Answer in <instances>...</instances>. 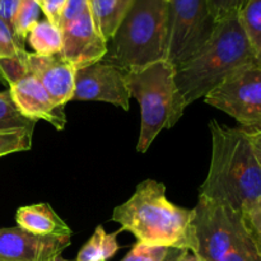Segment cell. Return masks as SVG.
<instances>
[{"instance_id":"1","label":"cell","mask_w":261,"mask_h":261,"mask_svg":"<svg viewBox=\"0 0 261 261\" xmlns=\"http://www.w3.org/2000/svg\"><path fill=\"white\" fill-rule=\"evenodd\" d=\"M250 63L257 61L239 14L217 22L205 45L175 66V94L168 129L181 119L186 107L205 97L236 69Z\"/></svg>"},{"instance_id":"2","label":"cell","mask_w":261,"mask_h":261,"mask_svg":"<svg viewBox=\"0 0 261 261\" xmlns=\"http://www.w3.org/2000/svg\"><path fill=\"white\" fill-rule=\"evenodd\" d=\"M212 160L199 199L245 213L261 200V168L244 127L209 122Z\"/></svg>"},{"instance_id":"3","label":"cell","mask_w":261,"mask_h":261,"mask_svg":"<svg viewBox=\"0 0 261 261\" xmlns=\"http://www.w3.org/2000/svg\"><path fill=\"white\" fill-rule=\"evenodd\" d=\"M195 209L180 208L166 198L163 184L147 180L137 186L134 195L116 206L112 221L121 224L138 242L195 252Z\"/></svg>"},{"instance_id":"4","label":"cell","mask_w":261,"mask_h":261,"mask_svg":"<svg viewBox=\"0 0 261 261\" xmlns=\"http://www.w3.org/2000/svg\"><path fill=\"white\" fill-rule=\"evenodd\" d=\"M167 37V0H135L102 61L127 73L166 60Z\"/></svg>"},{"instance_id":"5","label":"cell","mask_w":261,"mask_h":261,"mask_svg":"<svg viewBox=\"0 0 261 261\" xmlns=\"http://www.w3.org/2000/svg\"><path fill=\"white\" fill-rule=\"evenodd\" d=\"M196 250L200 261H261L242 213L199 199L195 206Z\"/></svg>"},{"instance_id":"6","label":"cell","mask_w":261,"mask_h":261,"mask_svg":"<svg viewBox=\"0 0 261 261\" xmlns=\"http://www.w3.org/2000/svg\"><path fill=\"white\" fill-rule=\"evenodd\" d=\"M132 97L140 106L142 124L137 150L145 153L163 129H168L175 94V66L167 60L126 73Z\"/></svg>"},{"instance_id":"7","label":"cell","mask_w":261,"mask_h":261,"mask_svg":"<svg viewBox=\"0 0 261 261\" xmlns=\"http://www.w3.org/2000/svg\"><path fill=\"white\" fill-rule=\"evenodd\" d=\"M214 25L206 0H170L166 60L177 66L191 58L211 38Z\"/></svg>"},{"instance_id":"8","label":"cell","mask_w":261,"mask_h":261,"mask_svg":"<svg viewBox=\"0 0 261 261\" xmlns=\"http://www.w3.org/2000/svg\"><path fill=\"white\" fill-rule=\"evenodd\" d=\"M204 99L244 129H261V66L250 63L236 69Z\"/></svg>"},{"instance_id":"9","label":"cell","mask_w":261,"mask_h":261,"mask_svg":"<svg viewBox=\"0 0 261 261\" xmlns=\"http://www.w3.org/2000/svg\"><path fill=\"white\" fill-rule=\"evenodd\" d=\"M130 98L126 71L122 69L101 60L75 70L74 101L107 102L127 111Z\"/></svg>"},{"instance_id":"10","label":"cell","mask_w":261,"mask_h":261,"mask_svg":"<svg viewBox=\"0 0 261 261\" xmlns=\"http://www.w3.org/2000/svg\"><path fill=\"white\" fill-rule=\"evenodd\" d=\"M70 246V236H40L20 227L0 228V260L46 261Z\"/></svg>"},{"instance_id":"11","label":"cell","mask_w":261,"mask_h":261,"mask_svg":"<svg viewBox=\"0 0 261 261\" xmlns=\"http://www.w3.org/2000/svg\"><path fill=\"white\" fill-rule=\"evenodd\" d=\"M63 50L60 55L75 69L101 61L107 53V42L94 24L91 9L61 28Z\"/></svg>"},{"instance_id":"12","label":"cell","mask_w":261,"mask_h":261,"mask_svg":"<svg viewBox=\"0 0 261 261\" xmlns=\"http://www.w3.org/2000/svg\"><path fill=\"white\" fill-rule=\"evenodd\" d=\"M9 93L20 114L32 121L48 122L58 130H63L66 124L64 107L59 106L42 84L31 73L9 86Z\"/></svg>"},{"instance_id":"13","label":"cell","mask_w":261,"mask_h":261,"mask_svg":"<svg viewBox=\"0 0 261 261\" xmlns=\"http://www.w3.org/2000/svg\"><path fill=\"white\" fill-rule=\"evenodd\" d=\"M24 61L28 73L42 84L59 106L64 107L69 101H73L76 70L73 64L65 60L60 54L41 56L27 53Z\"/></svg>"},{"instance_id":"14","label":"cell","mask_w":261,"mask_h":261,"mask_svg":"<svg viewBox=\"0 0 261 261\" xmlns=\"http://www.w3.org/2000/svg\"><path fill=\"white\" fill-rule=\"evenodd\" d=\"M15 221L18 227L40 236H71L68 224L46 203L19 208Z\"/></svg>"},{"instance_id":"15","label":"cell","mask_w":261,"mask_h":261,"mask_svg":"<svg viewBox=\"0 0 261 261\" xmlns=\"http://www.w3.org/2000/svg\"><path fill=\"white\" fill-rule=\"evenodd\" d=\"M135 0H89L94 24L103 40L110 42Z\"/></svg>"},{"instance_id":"16","label":"cell","mask_w":261,"mask_h":261,"mask_svg":"<svg viewBox=\"0 0 261 261\" xmlns=\"http://www.w3.org/2000/svg\"><path fill=\"white\" fill-rule=\"evenodd\" d=\"M122 229L115 233H106L103 227L98 226L87 244L79 250L75 261H107L119 251L117 236Z\"/></svg>"},{"instance_id":"17","label":"cell","mask_w":261,"mask_h":261,"mask_svg":"<svg viewBox=\"0 0 261 261\" xmlns=\"http://www.w3.org/2000/svg\"><path fill=\"white\" fill-rule=\"evenodd\" d=\"M27 40L37 55H58L63 50V32L47 19L38 20L28 33Z\"/></svg>"},{"instance_id":"18","label":"cell","mask_w":261,"mask_h":261,"mask_svg":"<svg viewBox=\"0 0 261 261\" xmlns=\"http://www.w3.org/2000/svg\"><path fill=\"white\" fill-rule=\"evenodd\" d=\"M239 17L257 64L261 66V0H249Z\"/></svg>"},{"instance_id":"19","label":"cell","mask_w":261,"mask_h":261,"mask_svg":"<svg viewBox=\"0 0 261 261\" xmlns=\"http://www.w3.org/2000/svg\"><path fill=\"white\" fill-rule=\"evenodd\" d=\"M41 12L40 4L36 0H22L13 22V33L20 45L24 46L28 33L40 19Z\"/></svg>"},{"instance_id":"20","label":"cell","mask_w":261,"mask_h":261,"mask_svg":"<svg viewBox=\"0 0 261 261\" xmlns=\"http://www.w3.org/2000/svg\"><path fill=\"white\" fill-rule=\"evenodd\" d=\"M35 124V121L20 114L10 97L9 91L0 92V132L22 127L33 130Z\"/></svg>"},{"instance_id":"21","label":"cell","mask_w":261,"mask_h":261,"mask_svg":"<svg viewBox=\"0 0 261 261\" xmlns=\"http://www.w3.org/2000/svg\"><path fill=\"white\" fill-rule=\"evenodd\" d=\"M32 129H13L0 132V157L31 149Z\"/></svg>"},{"instance_id":"22","label":"cell","mask_w":261,"mask_h":261,"mask_svg":"<svg viewBox=\"0 0 261 261\" xmlns=\"http://www.w3.org/2000/svg\"><path fill=\"white\" fill-rule=\"evenodd\" d=\"M25 54L27 51H23L19 55L0 59V79L8 86H12L28 73L24 61Z\"/></svg>"},{"instance_id":"23","label":"cell","mask_w":261,"mask_h":261,"mask_svg":"<svg viewBox=\"0 0 261 261\" xmlns=\"http://www.w3.org/2000/svg\"><path fill=\"white\" fill-rule=\"evenodd\" d=\"M170 250V247L152 246L137 241L121 261H165Z\"/></svg>"},{"instance_id":"24","label":"cell","mask_w":261,"mask_h":261,"mask_svg":"<svg viewBox=\"0 0 261 261\" xmlns=\"http://www.w3.org/2000/svg\"><path fill=\"white\" fill-rule=\"evenodd\" d=\"M247 2L249 0H206V5L214 23H217L232 15L240 14Z\"/></svg>"},{"instance_id":"25","label":"cell","mask_w":261,"mask_h":261,"mask_svg":"<svg viewBox=\"0 0 261 261\" xmlns=\"http://www.w3.org/2000/svg\"><path fill=\"white\" fill-rule=\"evenodd\" d=\"M242 218L257 252L261 255V200L242 213Z\"/></svg>"},{"instance_id":"26","label":"cell","mask_w":261,"mask_h":261,"mask_svg":"<svg viewBox=\"0 0 261 261\" xmlns=\"http://www.w3.org/2000/svg\"><path fill=\"white\" fill-rule=\"evenodd\" d=\"M89 9V0H68L60 19V30L73 20L78 19Z\"/></svg>"},{"instance_id":"27","label":"cell","mask_w":261,"mask_h":261,"mask_svg":"<svg viewBox=\"0 0 261 261\" xmlns=\"http://www.w3.org/2000/svg\"><path fill=\"white\" fill-rule=\"evenodd\" d=\"M68 0H41V10L46 15V19L60 28V19L63 10Z\"/></svg>"},{"instance_id":"28","label":"cell","mask_w":261,"mask_h":261,"mask_svg":"<svg viewBox=\"0 0 261 261\" xmlns=\"http://www.w3.org/2000/svg\"><path fill=\"white\" fill-rule=\"evenodd\" d=\"M22 0H0V19L12 28L13 31V22H14L15 14L20 7Z\"/></svg>"},{"instance_id":"29","label":"cell","mask_w":261,"mask_h":261,"mask_svg":"<svg viewBox=\"0 0 261 261\" xmlns=\"http://www.w3.org/2000/svg\"><path fill=\"white\" fill-rule=\"evenodd\" d=\"M251 143L252 150L261 168V129H245Z\"/></svg>"},{"instance_id":"30","label":"cell","mask_w":261,"mask_h":261,"mask_svg":"<svg viewBox=\"0 0 261 261\" xmlns=\"http://www.w3.org/2000/svg\"><path fill=\"white\" fill-rule=\"evenodd\" d=\"M23 51H25L24 48L15 45V43L9 42V41L5 40L3 36H0V59L12 58V56L19 55V54L23 53Z\"/></svg>"},{"instance_id":"31","label":"cell","mask_w":261,"mask_h":261,"mask_svg":"<svg viewBox=\"0 0 261 261\" xmlns=\"http://www.w3.org/2000/svg\"><path fill=\"white\" fill-rule=\"evenodd\" d=\"M0 36H3V37H4L7 41H9V42H13V43H15V45H18V46H20V47L24 48V46L20 45V43L18 42V40L15 38L14 33H13L12 28L8 27V25L5 24L2 19H0Z\"/></svg>"},{"instance_id":"32","label":"cell","mask_w":261,"mask_h":261,"mask_svg":"<svg viewBox=\"0 0 261 261\" xmlns=\"http://www.w3.org/2000/svg\"><path fill=\"white\" fill-rule=\"evenodd\" d=\"M176 261H200L199 257L190 250H182Z\"/></svg>"},{"instance_id":"33","label":"cell","mask_w":261,"mask_h":261,"mask_svg":"<svg viewBox=\"0 0 261 261\" xmlns=\"http://www.w3.org/2000/svg\"><path fill=\"white\" fill-rule=\"evenodd\" d=\"M181 251H182L181 249H171L165 261H176V259L178 257V255L181 254Z\"/></svg>"},{"instance_id":"34","label":"cell","mask_w":261,"mask_h":261,"mask_svg":"<svg viewBox=\"0 0 261 261\" xmlns=\"http://www.w3.org/2000/svg\"><path fill=\"white\" fill-rule=\"evenodd\" d=\"M46 261H73V260H66V259H64V257H61L60 255H58V256L51 257V259H48V260H46ZM74 261H75V260H74Z\"/></svg>"},{"instance_id":"35","label":"cell","mask_w":261,"mask_h":261,"mask_svg":"<svg viewBox=\"0 0 261 261\" xmlns=\"http://www.w3.org/2000/svg\"><path fill=\"white\" fill-rule=\"evenodd\" d=\"M36 2H37L38 4H41V0H36Z\"/></svg>"},{"instance_id":"36","label":"cell","mask_w":261,"mask_h":261,"mask_svg":"<svg viewBox=\"0 0 261 261\" xmlns=\"http://www.w3.org/2000/svg\"><path fill=\"white\" fill-rule=\"evenodd\" d=\"M167 2H170V0H167Z\"/></svg>"},{"instance_id":"37","label":"cell","mask_w":261,"mask_h":261,"mask_svg":"<svg viewBox=\"0 0 261 261\" xmlns=\"http://www.w3.org/2000/svg\"><path fill=\"white\" fill-rule=\"evenodd\" d=\"M0 261H2V260H0Z\"/></svg>"}]
</instances>
